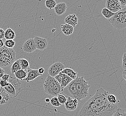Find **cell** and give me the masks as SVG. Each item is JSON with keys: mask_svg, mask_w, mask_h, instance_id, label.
I'll list each match as a JSON object with an SVG mask.
<instances>
[{"mask_svg": "<svg viewBox=\"0 0 126 116\" xmlns=\"http://www.w3.org/2000/svg\"><path fill=\"white\" fill-rule=\"evenodd\" d=\"M108 92L102 88L97 90L95 94L83 105L79 116H112L118 109L116 103L112 104L107 99Z\"/></svg>", "mask_w": 126, "mask_h": 116, "instance_id": "cell-1", "label": "cell"}, {"mask_svg": "<svg viewBox=\"0 0 126 116\" xmlns=\"http://www.w3.org/2000/svg\"><path fill=\"white\" fill-rule=\"evenodd\" d=\"M44 92L51 97H57L62 91L60 83L55 77L49 75H47L46 79L44 81Z\"/></svg>", "mask_w": 126, "mask_h": 116, "instance_id": "cell-2", "label": "cell"}, {"mask_svg": "<svg viewBox=\"0 0 126 116\" xmlns=\"http://www.w3.org/2000/svg\"><path fill=\"white\" fill-rule=\"evenodd\" d=\"M16 53L13 48L5 46L0 48V66L5 67L12 64L15 61Z\"/></svg>", "mask_w": 126, "mask_h": 116, "instance_id": "cell-3", "label": "cell"}, {"mask_svg": "<svg viewBox=\"0 0 126 116\" xmlns=\"http://www.w3.org/2000/svg\"><path fill=\"white\" fill-rule=\"evenodd\" d=\"M108 21L115 29H122L126 28V6L114 13V16L109 19Z\"/></svg>", "mask_w": 126, "mask_h": 116, "instance_id": "cell-4", "label": "cell"}, {"mask_svg": "<svg viewBox=\"0 0 126 116\" xmlns=\"http://www.w3.org/2000/svg\"><path fill=\"white\" fill-rule=\"evenodd\" d=\"M75 80L76 87L78 92V100L80 102L87 97L90 85L85 80L84 76L78 77Z\"/></svg>", "mask_w": 126, "mask_h": 116, "instance_id": "cell-5", "label": "cell"}, {"mask_svg": "<svg viewBox=\"0 0 126 116\" xmlns=\"http://www.w3.org/2000/svg\"><path fill=\"white\" fill-rule=\"evenodd\" d=\"M67 98L72 97L78 100V92L76 87V80H73L68 85L63 88L61 92Z\"/></svg>", "mask_w": 126, "mask_h": 116, "instance_id": "cell-6", "label": "cell"}, {"mask_svg": "<svg viewBox=\"0 0 126 116\" xmlns=\"http://www.w3.org/2000/svg\"><path fill=\"white\" fill-rule=\"evenodd\" d=\"M65 68L63 63L61 62H56L49 67L48 69V75L51 76L55 77L56 75H58Z\"/></svg>", "mask_w": 126, "mask_h": 116, "instance_id": "cell-7", "label": "cell"}, {"mask_svg": "<svg viewBox=\"0 0 126 116\" xmlns=\"http://www.w3.org/2000/svg\"><path fill=\"white\" fill-rule=\"evenodd\" d=\"M22 49L25 52L32 53L36 50V46L34 39L27 40L22 46Z\"/></svg>", "mask_w": 126, "mask_h": 116, "instance_id": "cell-8", "label": "cell"}, {"mask_svg": "<svg viewBox=\"0 0 126 116\" xmlns=\"http://www.w3.org/2000/svg\"><path fill=\"white\" fill-rule=\"evenodd\" d=\"M106 8L112 12L115 13L121 9V4L118 0H107Z\"/></svg>", "mask_w": 126, "mask_h": 116, "instance_id": "cell-9", "label": "cell"}, {"mask_svg": "<svg viewBox=\"0 0 126 116\" xmlns=\"http://www.w3.org/2000/svg\"><path fill=\"white\" fill-rule=\"evenodd\" d=\"M67 98V100L64 104L65 109L68 111H74L77 109L79 102L78 100L70 97H68Z\"/></svg>", "mask_w": 126, "mask_h": 116, "instance_id": "cell-10", "label": "cell"}, {"mask_svg": "<svg viewBox=\"0 0 126 116\" xmlns=\"http://www.w3.org/2000/svg\"><path fill=\"white\" fill-rule=\"evenodd\" d=\"M36 49L40 51H44L46 49L48 46V42L46 39L39 37L36 36L34 38Z\"/></svg>", "mask_w": 126, "mask_h": 116, "instance_id": "cell-11", "label": "cell"}, {"mask_svg": "<svg viewBox=\"0 0 126 116\" xmlns=\"http://www.w3.org/2000/svg\"><path fill=\"white\" fill-rule=\"evenodd\" d=\"M42 75V74L39 73L38 70L32 69L30 68H28L27 69V78L24 80V81H26L27 82H29L30 81L33 80Z\"/></svg>", "mask_w": 126, "mask_h": 116, "instance_id": "cell-12", "label": "cell"}, {"mask_svg": "<svg viewBox=\"0 0 126 116\" xmlns=\"http://www.w3.org/2000/svg\"><path fill=\"white\" fill-rule=\"evenodd\" d=\"M8 82L11 84L14 87L17 95L19 94L20 92H21L22 90L21 83L19 81V80L17 79V78L14 77L10 76V78Z\"/></svg>", "mask_w": 126, "mask_h": 116, "instance_id": "cell-13", "label": "cell"}, {"mask_svg": "<svg viewBox=\"0 0 126 116\" xmlns=\"http://www.w3.org/2000/svg\"><path fill=\"white\" fill-rule=\"evenodd\" d=\"M68 8L65 3L60 2L57 4L54 8L55 12L58 16L63 14L66 12Z\"/></svg>", "mask_w": 126, "mask_h": 116, "instance_id": "cell-14", "label": "cell"}, {"mask_svg": "<svg viewBox=\"0 0 126 116\" xmlns=\"http://www.w3.org/2000/svg\"><path fill=\"white\" fill-rule=\"evenodd\" d=\"M78 17L75 14L68 15L64 19L65 23L70 25L73 27H75L78 23Z\"/></svg>", "mask_w": 126, "mask_h": 116, "instance_id": "cell-15", "label": "cell"}, {"mask_svg": "<svg viewBox=\"0 0 126 116\" xmlns=\"http://www.w3.org/2000/svg\"><path fill=\"white\" fill-rule=\"evenodd\" d=\"M61 28L63 34L66 36L70 35L73 34L74 32V27L67 23L64 25H61Z\"/></svg>", "mask_w": 126, "mask_h": 116, "instance_id": "cell-16", "label": "cell"}, {"mask_svg": "<svg viewBox=\"0 0 126 116\" xmlns=\"http://www.w3.org/2000/svg\"><path fill=\"white\" fill-rule=\"evenodd\" d=\"M2 88L10 96V97H15L17 96L15 87L10 83L7 86H5L4 87H3Z\"/></svg>", "mask_w": 126, "mask_h": 116, "instance_id": "cell-17", "label": "cell"}, {"mask_svg": "<svg viewBox=\"0 0 126 116\" xmlns=\"http://www.w3.org/2000/svg\"><path fill=\"white\" fill-rule=\"evenodd\" d=\"M61 72L67 75L73 80H74L78 77V72L69 68H65Z\"/></svg>", "mask_w": 126, "mask_h": 116, "instance_id": "cell-18", "label": "cell"}, {"mask_svg": "<svg viewBox=\"0 0 126 116\" xmlns=\"http://www.w3.org/2000/svg\"><path fill=\"white\" fill-rule=\"evenodd\" d=\"M15 77L17 78V79L21 80H24L27 77V70H25L23 69H20L14 73Z\"/></svg>", "mask_w": 126, "mask_h": 116, "instance_id": "cell-19", "label": "cell"}, {"mask_svg": "<svg viewBox=\"0 0 126 116\" xmlns=\"http://www.w3.org/2000/svg\"><path fill=\"white\" fill-rule=\"evenodd\" d=\"M16 37V34L15 31L12 29L8 28L5 31V38L6 40L15 39Z\"/></svg>", "mask_w": 126, "mask_h": 116, "instance_id": "cell-20", "label": "cell"}, {"mask_svg": "<svg viewBox=\"0 0 126 116\" xmlns=\"http://www.w3.org/2000/svg\"><path fill=\"white\" fill-rule=\"evenodd\" d=\"M21 69L22 68L20 65L19 59H18L15 61V62L13 63L12 66L10 68V71L12 73L14 74L15 72H16L17 71Z\"/></svg>", "mask_w": 126, "mask_h": 116, "instance_id": "cell-21", "label": "cell"}, {"mask_svg": "<svg viewBox=\"0 0 126 116\" xmlns=\"http://www.w3.org/2000/svg\"><path fill=\"white\" fill-rule=\"evenodd\" d=\"M73 80V79H72L69 76L64 74V76L60 84L62 90L64 87H65L67 85H68Z\"/></svg>", "mask_w": 126, "mask_h": 116, "instance_id": "cell-22", "label": "cell"}, {"mask_svg": "<svg viewBox=\"0 0 126 116\" xmlns=\"http://www.w3.org/2000/svg\"><path fill=\"white\" fill-rule=\"evenodd\" d=\"M1 91V94L2 96V98L0 102V104H4L10 101V96L6 92H4V90L2 88L0 89Z\"/></svg>", "mask_w": 126, "mask_h": 116, "instance_id": "cell-23", "label": "cell"}, {"mask_svg": "<svg viewBox=\"0 0 126 116\" xmlns=\"http://www.w3.org/2000/svg\"><path fill=\"white\" fill-rule=\"evenodd\" d=\"M102 14L104 17L107 19H109L114 16V13L110 11L107 8H104L102 10Z\"/></svg>", "mask_w": 126, "mask_h": 116, "instance_id": "cell-24", "label": "cell"}, {"mask_svg": "<svg viewBox=\"0 0 126 116\" xmlns=\"http://www.w3.org/2000/svg\"><path fill=\"white\" fill-rule=\"evenodd\" d=\"M20 63L22 69L27 70L30 68V64L28 61L24 58L19 59Z\"/></svg>", "mask_w": 126, "mask_h": 116, "instance_id": "cell-25", "label": "cell"}, {"mask_svg": "<svg viewBox=\"0 0 126 116\" xmlns=\"http://www.w3.org/2000/svg\"><path fill=\"white\" fill-rule=\"evenodd\" d=\"M56 4L55 0H46L45 1V6L49 10H51L54 9Z\"/></svg>", "mask_w": 126, "mask_h": 116, "instance_id": "cell-26", "label": "cell"}, {"mask_svg": "<svg viewBox=\"0 0 126 116\" xmlns=\"http://www.w3.org/2000/svg\"><path fill=\"white\" fill-rule=\"evenodd\" d=\"M50 103L53 106L56 107L61 106V104L59 101L58 98L57 97H53L50 100Z\"/></svg>", "mask_w": 126, "mask_h": 116, "instance_id": "cell-27", "label": "cell"}, {"mask_svg": "<svg viewBox=\"0 0 126 116\" xmlns=\"http://www.w3.org/2000/svg\"><path fill=\"white\" fill-rule=\"evenodd\" d=\"M15 45V42L12 39L6 40L4 43V46L8 48H13Z\"/></svg>", "mask_w": 126, "mask_h": 116, "instance_id": "cell-28", "label": "cell"}, {"mask_svg": "<svg viewBox=\"0 0 126 116\" xmlns=\"http://www.w3.org/2000/svg\"><path fill=\"white\" fill-rule=\"evenodd\" d=\"M112 116H126V113L124 110L118 109Z\"/></svg>", "mask_w": 126, "mask_h": 116, "instance_id": "cell-29", "label": "cell"}, {"mask_svg": "<svg viewBox=\"0 0 126 116\" xmlns=\"http://www.w3.org/2000/svg\"><path fill=\"white\" fill-rule=\"evenodd\" d=\"M57 97L58 98V99L60 103L61 104H65V103L67 100V98L64 95H63V94H61L60 93L57 95Z\"/></svg>", "mask_w": 126, "mask_h": 116, "instance_id": "cell-30", "label": "cell"}, {"mask_svg": "<svg viewBox=\"0 0 126 116\" xmlns=\"http://www.w3.org/2000/svg\"><path fill=\"white\" fill-rule=\"evenodd\" d=\"M107 99L112 104H115L117 102L116 97L114 94H108L107 96Z\"/></svg>", "mask_w": 126, "mask_h": 116, "instance_id": "cell-31", "label": "cell"}, {"mask_svg": "<svg viewBox=\"0 0 126 116\" xmlns=\"http://www.w3.org/2000/svg\"><path fill=\"white\" fill-rule=\"evenodd\" d=\"M122 67L124 70H126V52L124 53L122 58Z\"/></svg>", "mask_w": 126, "mask_h": 116, "instance_id": "cell-32", "label": "cell"}, {"mask_svg": "<svg viewBox=\"0 0 126 116\" xmlns=\"http://www.w3.org/2000/svg\"><path fill=\"white\" fill-rule=\"evenodd\" d=\"M9 83L6 80H0V86L1 88L4 87L5 86H7L8 85H9Z\"/></svg>", "mask_w": 126, "mask_h": 116, "instance_id": "cell-33", "label": "cell"}, {"mask_svg": "<svg viewBox=\"0 0 126 116\" xmlns=\"http://www.w3.org/2000/svg\"><path fill=\"white\" fill-rule=\"evenodd\" d=\"M5 31L2 28H0V39L5 38Z\"/></svg>", "mask_w": 126, "mask_h": 116, "instance_id": "cell-34", "label": "cell"}, {"mask_svg": "<svg viewBox=\"0 0 126 116\" xmlns=\"http://www.w3.org/2000/svg\"><path fill=\"white\" fill-rule=\"evenodd\" d=\"M10 77V75H8V74H5L4 75H3L2 76V77L1 78L0 80H5L8 81V80L9 79V78Z\"/></svg>", "mask_w": 126, "mask_h": 116, "instance_id": "cell-35", "label": "cell"}, {"mask_svg": "<svg viewBox=\"0 0 126 116\" xmlns=\"http://www.w3.org/2000/svg\"><path fill=\"white\" fill-rule=\"evenodd\" d=\"M5 74V71L3 68H0V80L1 79L3 75Z\"/></svg>", "mask_w": 126, "mask_h": 116, "instance_id": "cell-36", "label": "cell"}, {"mask_svg": "<svg viewBox=\"0 0 126 116\" xmlns=\"http://www.w3.org/2000/svg\"><path fill=\"white\" fill-rule=\"evenodd\" d=\"M119 2L122 5L126 6V0H118Z\"/></svg>", "mask_w": 126, "mask_h": 116, "instance_id": "cell-37", "label": "cell"}, {"mask_svg": "<svg viewBox=\"0 0 126 116\" xmlns=\"http://www.w3.org/2000/svg\"><path fill=\"white\" fill-rule=\"evenodd\" d=\"M38 71H39V72L40 74H43L44 72H45V70H44V68H39V69H38Z\"/></svg>", "mask_w": 126, "mask_h": 116, "instance_id": "cell-38", "label": "cell"}, {"mask_svg": "<svg viewBox=\"0 0 126 116\" xmlns=\"http://www.w3.org/2000/svg\"><path fill=\"white\" fill-rule=\"evenodd\" d=\"M122 77L126 81V70H124L122 73Z\"/></svg>", "mask_w": 126, "mask_h": 116, "instance_id": "cell-39", "label": "cell"}, {"mask_svg": "<svg viewBox=\"0 0 126 116\" xmlns=\"http://www.w3.org/2000/svg\"><path fill=\"white\" fill-rule=\"evenodd\" d=\"M4 46V43L2 39H0V48Z\"/></svg>", "mask_w": 126, "mask_h": 116, "instance_id": "cell-40", "label": "cell"}, {"mask_svg": "<svg viewBox=\"0 0 126 116\" xmlns=\"http://www.w3.org/2000/svg\"><path fill=\"white\" fill-rule=\"evenodd\" d=\"M45 102H46L47 103H49V102H50V99H49L48 98H47L46 99H45Z\"/></svg>", "mask_w": 126, "mask_h": 116, "instance_id": "cell-41", "label": "cell"}, {"mask_svg": "<svg viewBox=\"0 0 126 116\" xmlns=\"http://www.w3.org/2000/svg\"><path fill=\"white\" fill-rule=\"evenodd\" d=\"M2 95H1V93L0 92V102L1 100H2Z\"/></svg>", "mask_w": 126, "mask_h": 116, "instance_id": "cell-42", "label": "cell"}, {"mask_svg": "<svg viewBox=\"0 0 126 116\" xmlns=\"http://www.w3.org/2000/svg\"></svg>", "mask_w": 126, "mask_h": 116, "instance_id": "cell-43", "label": "cell"}]
</instances>
